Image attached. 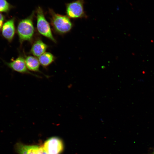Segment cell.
Returning a JSON list of instances; mask_svg holds the SVG:
<instances>
[{"mask_svg": "<svg viewBox=\"0 0 154 154\" xmlns=\"http://www.w3.org/2000/svg\"><path fill=\"white\" fill-rule=\"evenodd\" d=\"M49 11L51 24L56 33L63 35L71 30L72 24L68 17L56 13L51 9Z\"/></svg>", "mask_w": 154, "mask_h": 154, "instance_id": "1", "label": "cell"}, {"mask_svg": "<svg viewBox=\"0 0 154 154\" xmlns=\"http://www.w3.org/2000/svg\"><path fill=\"white\" fill-rule=\"evenodd\" d=\"M34 15L33 12L25 19L20 21L17 27V32L20 42L22 44L25 41H32L35 32L33 19Z\"/></svg>", "mask_w": 154, "mask_h": 154, "instance_id": "2", "label": "cell"}, {"mask_svg": "<svg viewBox=\"0 0 154 154\" xmlns=\"http://www.w3.org/2000/svg\"><path fill=\"white\" fill-rule=\"evenodd\" d=\"M36 13L38 31L41 35L56 43V40L53 36L50 25L45 17L42 8L38 7L37 9Z\"/></svg>", "mask_w": 154, "mask_h": 154, "instance_id": "3", "label": "cell"}, {"mask_svg": "<svg viewBox=\"0 0 154 154\" xmlns=\"http://www.w3.org/2000/svg\"><path fill=\"white\" fill-rule=\"evenodd\" d=\"M84 0H76L67 4L66 13L69 18L73 19L86 17L84 10Z\"/></svg>", "mask_w": 154, "mask_h": 154, "instance_id": "4", "label": "cell"}, {"mask_svg": "<svg viewBox=\"0 0 154 154\" xmlns=\"http://www.w3.org/2000/svg\"><path fill=\"white\" fill-rule=\"evenodd\" d=\"M43 147L47 154H60L63 150L64 145L60 138L53 137L45 141Z\"/></svg>", "mask_w": 154, "mask_h": 154, "instance_id": "5", "label": "cell"}, {"mask_svg": "<svg viewBox=\"0 0 154 154\" xmlns=\"http://www.w3.org/2000/svg\"><path fill=\"white\" fill-rule=\"evenodd\" d=\"M6 65L13 70L19 73L30 74L38 78H41L39 75L31 72L27 68L25 60V58L19 56L11 62L6 63Z\"/></svg>", "mask_w": 154, "mask_h": 154, "instance_id": "6", "label": "cell"}, {"mask_svg": "<svg viewBox=\"0 0 154 154\" xmlns=\"http://www.w3.org/2000/svg\"><path fill=\"white\" fill-rule=\"evenodd\" d=\"M15 149L19 154H47L43 147L27 145L20 142L16 144Z\"/></svg>", "mask_w": 154, "mask_h": 154, "instance_id": "7", "label": "cell"}, {"mask_svg": "<svg viewBox=\"0 0 154 154\" xmlns=\"http://www.w3.org/2000/svg\"><path fill=\"white\" fill-rule=\"evenodd\" d=\"M14 22V18L9 19L3 24L2 27L3 36L9 42L12 40L15 33Z\"/></svg>", "mask_w": 154, "mask_h": 154, "instance_id": "8", "label": "cell"}, {"mask_svg": "<svg viewBox=\"0 0 154 154\" xmlns=\"http://www.w3.org/2000/svg\"><path fill=\"white\" fill-rule=\"evenodd\" d=\"M48 46L40 39H38L33 43L30 53L35 57H39L45 52Z\"/></svg>", "mask_w": 154, "mask_h": 154, "instance_id": "9", "label": "cell"}, {"mask_svg": "<svg viewBox=\"0 0 154 154\" xmlns=\"http://www.w3.org/2000/svg\"><path fill=\"white\" fill-rule=\"evenodd\" d=\"M25 60L27 67L29 70L42 74L47 78L49 77V76L44 74L40 70V63L38 59L35 56H26Z\"/></svg>", "mask_w": 154, "mask_h": 154, "instance_id": "10", "label": "cell"}, {"mask_svg": "<svg viewBox=\"0 0 154 154\" xmlns=\"http://www.w3.org/2000/svg\"><path fill=\"white\" fill-rule=\"evenodd\" d=\"M55 57L51 53L45 52L38 58L40 64L44 67H46L55 60Z\"/></svg>", "mask_w": 154, "mask_h": 154, "instance_id": "11", "label": "cell"}, {"mask_svg": "<svg viewBox=\"0 0 154 154\" xmlns=\"http://www.w3.org/2000/svg\"><path fill=\"white\" fill-rule=\"evenodd\" d=\"M9 8V4L6 0H0V12H7Z\"/></svg>", "mask_w": 154, "mask_h": 154, "instance_id": "12", "label": "cell"}, {"mask_svg": "<svg viewBox=\"0 0 154 154\" xmlns=\"http://www.w3.org/2000/svg\"><path fill=\"white\" fill-rule=\"evenodd\" d=\"M4 20V17L3 15L0 13V31L3 25V23Z\"/></svg>", "mask_w": 154, "mask_h": 154, "instance_id": "13", "label": "cell"}]
</instances>
